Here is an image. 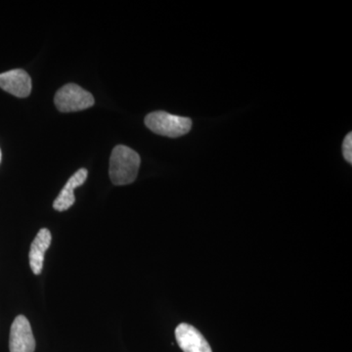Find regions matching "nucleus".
Here are the masks:
<instances>
[{
	"instance_id": "obj_1",
	"label": "nucleus",
	"mask_w": 352,
	"mask_h": 352,
	"mask_svg": "<svg viewBox=\"0 0 352 352\" xmlns=\"http://www.w3.org/2000/svg\"><path fill=\"white\" fill-rule=\"evenodd\" d=\"M140 156L131 148L124 145H118L113 148L110 157L111 182L118 186L131 184L138 177Z\"/></svg>"
},
{
	"instance_id": "obj_2",
	"label": "nucleus",
	"mask_w": 352,
	"mask_h": 352,
	"mask_svg": "<svg viewBox=\"0 0 352 352\" xmlns=\"http://www.w3.org/2000/svg\"><path fill=\"white\" fill-rule=\"evenodd\" d=\"M145 124L150 131L159 135L177 138L191 131L192 120L171 115L163 111L150 113L145 118Z\"/></svg>"
},
{
	"instance_id": "obj_3",
	"label": "nucleus",
	"mask_w": 352,
	"mask_h": 352,
	"mask_svg": "<svg viewBox=\"0 0 352 352\" xmlns=\"http://www.w3.org/2000/svg\"><path fill=\"white\" fill-rule=\"evenodd\" d=\"M55 105L62 113L78 112L94 105V97L90 92L75 83H68L55 94Z\"/></svg>"
},
{
	"instance_id": "obj_4",
	"label": "nucleus",
	"mask_w": 352,
	"mask_h": 352,
	"mask_svg": "<svg viewBox=\"0 0 352 352\" xmlns=\"http://www.w3.org/2000/svg\"><path fill=\"white\" fill-rule=\"evenodd\" d=\"M10 352H34L36 340L32 333L31 324L24 315L14 319L9 339Z\"/></svg>"
},
{
	"instance_id": "obj_5",
	"label": "nucleus",
	"mask_w": 352,
	"mask_h": 352,
	"mask_svg": "<svg viewBox=\"0 0 352 352\" xmlns=\"http://www.w3.org/2000/svg\"><path fill=\"white\" fill-rule=\"evenodd\" d=\"M178 346L184 352H212L208 340L194 326L182 323L175 329Z\"/></svg>"
},
{
	"instance_id": "obj_6",
	"label": "nucleus",
	"mask_w": 352,
	"mask_h": 352,
	"mask_svg": "<svg viewBox=\"0 0 352 352\" xmlns=\"http://www.w3.org/2000/svg\"><path fill=\"white\" fill-rule=\"evenodd\" d=\"M0 87L14 96L25 98L31 94L32 78L24 69H12L0 74Z\"/></svg>"
},
{
	"instance_id": "obj_7",
	"label": "nucleus",
	"mask_w": 352,
	"mask_h": 352,
	"mask_svg": "<svg viewBox=\"0 0 352 352\" xmlns=\"http://www.w3.org/2000/svg\"><path fill=\"white\" fill-rule=\"evenodd\" d=\"M87 170L80 168L76 171L75 175L71 176L64 188L60 192L59 196L55 199L54 203H53L54 210H56L57 212H65L75 204L76 198L74 191L76 187L82 186L87 180Z\"/></svg>"
},
{
	"instance_id": "obj_8",
	"label": "nucleus",
	"mask_w": 352,
	"mask_h": 352,
	"mask_svg": "<svg viewBox=\"0 0 352 352\" xmlns=\"http://www.w3.org/2000/svg\"><path fill=\"white\" fill-rule=\"evenodd\" d=\"M51 237L50 231L48 229L43 228L38 231V235L32 241L31 250H30L29 259L30 265L34 274L39 275L43 271L44 256L50 247Z\"/></svg>"
},
{
	"instance_id": "obj_9",
	"label": "nucleus",
	"mask_w": 352,
	"mask_h": 352,
	"mask_svg": "<svg viewBox=\"0 0 352 352\" xmlns=\"http://www.w3.org/2000/svg\"><path fill=\"white\" fill-rule=\"evenodd\" d=\"M342 153H344V159L349 164H352V133L349 132L344 140L342 144Z\"/></svg>"
},
{
	"instance_id": "obj_10",
	"label": "nucleus",
	"mask_w": 352,
	"mask_h": 352,
	"mask_svg": "<svg viewBox=\"0 0 352 352\" xmlns=\"http://www.w3.org/2000/svg\"><path fill=\"white\" fill-rule=\"evenodd\" d=\"M1 157H2V155H1V150H0V162H1Z\"/></svg>"
}]
</instances>
